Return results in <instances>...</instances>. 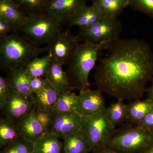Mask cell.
Returning a JSON list of instances; mask_svg holds the SVG:
<instances>
[{
	"label": "cell",
	"mask_w": 153,
	"mask_h": 153,
	"mask_svg": "<svg viewBox=\"0 0 153 153\" xmlns=\"http://www.w3.org/2000/svg\"><path fill=\"white\" fill-rule=\"evenodd\" d=\"M111 45L88 41L79 43L66 65V74L73 89L80 92L89 88V74L95 67L100 53Z\"/></svg>",
	"instance_id": "7a4b0ae2"
},
{
	"label": "cell",
	"mask_w": 153,
	"mask_h": 153,
	"mask_svg": "<svg viewBox=\"0 0 153 153\" xmlns=\"http://www.w3.org/2000/svg\"><path fill=\"white\" fill-rule=\"evenodd\" d=\"M102 16L118 18L125 8L129 5V0H91Z\"/></svg>",
	"instance_id": "7402d4cb"
},
{
	"label": "cell",
	"mask_w": 153,
	"mask_h": 153,
	"mask_svg": "<svg viewBox=\"0 0 153 153\" xmlns=\"http://www.w3.org/2000/svg\"><path fill=\"white\" fill-rule=\"evenodd\" d=\"M93 153H122L114 150L111 149L108 147L105 146L104 147L100 148L97 150L93 152Z\"/></svg>",
	"instance_id": "e575fe53"
},
{
	"label": "cell",
	"mask_w": 153,
	"mask_h": 153,
	"mask_svg": "<svg viewBox=\"0 0 153 153\" xmlns=\"http://www.w3.org/2000/svg\"><path fill=\"white\" fill-rule=\"evenodd\" d=\"M33 143L22 137L5 147L2 153H33Z\"/></svg>",
	"instance_id": "83f0119b"
},
{
	"label": "cell",
	"mask_w": 153,
	"mask_h": 153,
	"mask_svg": "<svg viewBox=\"0 0 153 153\" xmlns=\"http://www.w3.org/2000/svg\"><path fill=\"white\" fill-rule=\"evenodd\" d=\"M100 60L94 79L97 89L117 100L140 99L153 75V53L140 39H120Z\"/></svg>",
	"instance_id": "6da1fadb"
},
{
	"label": "cell",
	"mask_w": 153,
	"mask_h": 153,
	"mask_svg": "<svg viewBox=\"0 0 153 153\" xmlns=\"http://www.w3.org/2000/svg\"><path fill=\"white\" fill-rule=\"evenodd\" d=\"M77 36L71 35L69 31H62L45 48L54 59L62 65L67 61L79 44Z\"/></svg>",
	"instance_id": "ba28073f"
},
{
	"label": "cell",
	"mask_w": 153,
	"mask_h": 153,
	"mask_svg": "<svg viewBox=\"0 0 153 153\" xmlns=\"http://www.w3.org/2000/svg\"><path fill=\"white\" fill-rule=\"evenodd\" d=\"M59 91L48 81L43 90L34 94V110L52 111L57 101Z\"/></svg>",
	"instance_id": "44dd1931"
},
{
	"label": "cell",
	"mask_w": 153,
	"mask_h": 153,
	"mask_svg": "<svg viewBox=\"0 0 153 153\" xmlns=\"http://www.w3.org/2000/svg\"><path fill=\"white\" fill-rule=\"evenodd\" d=\"M47 80L46 78L41 77H30V87L31 91L34 94L41 92L46 86Z\"/></svg>",
	"instance_id": "1f68e13d"
},
{
	"label": "cell",
	"mask_w": 153,
	"mask_h": 153,
	"mask_svg": "<svg viewBox=\"0 0 153 153\" xmlns=\"http://www.w3.org/2000/svg\"><path fill=\"white\" fill-rule=\"evenodd\" d=\"M23 137L17 123L3 117L0 120V146L4 148L11 143Z\"/></svg>",
	"instance_id": "603a6c76"
},
{
	"label": "cell",
	"mask_w": 153,
	"mask_h": 153,
	"mask_svg": "<svg viewBox=\"0 0 153 153\" xmlns=\"http://www.w3.org/2000/svg\"><path fill=\"white\" fill-rule=\"evenodd\" d=\"M63 23L44 12L27 15L21 32L36 45L48 44L62 31Z\"/></svg>",
	"instance_id": "277c9868"
},
{
	"label": "cell",
	"mask_w": 153,
	"mask_h": 153,
	"mask_svg": "<svg viewBox=\"0 0 153 153\" xmlns=\"http://www.w3.org/2000/svg\"><path fill=\"white\" fill-rule=\"evenodd\" d=\"M86 5V0H49L44 12L63 24Z\"/></svg>",
	"instance_id": "8fae6325"
},
{
	"label": "cell",
	"mask_w": 153,
	"mask_h": 153,
	"mask_svg": "<svg viewBox=\"0 0 153 153\" xmlns=\"http://www.w3.org/2000/svg\"><path fill=\"white\" fill-rule=\"evenodd\" d=\"M153 145V131L128 124L116 129L107 147L122 153H141Z\"/></svg>",
	"instance_id": "5b68a950"
},
{
	"label": "cell",
	"mask_w": 153,
	"mask_h": 153,
	"mask_svg": "<svg viewBox=\"0 0 153 153\" xmlns=\"http://www.w3.org/2000/svg\"><path fill=\"white\" fill-rule=\"evenodd\" d=\"M34 112L35 117L42 126L44 131L45 132L48 131L53 120V112L52 111L34 109Z\"/></svg>",
	"instance_id": "f546056e"
},
{
	"label": "cell",
	"mask_w": 153,
	"mask_h": 153,
	"mask_svg": "<svg viewBox=\"0 0 153 153\" xmlns=\"http://www.w3.org/2000/svg\"><path fill=\"white\" fill-rule=\"evenodd\" d=\"M17 124L22 136L33 143L45 132L35 117L34 109Z\"/></svg>",
	"instance_id": "9a60e30c"
},
{
	"label": "cell",
	"mask_w": 153,
	"mask_h": 153,
	"mask_svg": "<svg viewBox=\"0 0 153 153\" xmlns=\"http://www.w3.org/2000/svg\"><path fill=\"white\" fill-rule=\"evenodd\" d=\"M141 153H153V145Z\"/></svg>",
	"instance_id": "8d00e7d4"
},
{
	"label": "cell",
	"mask_w": 153,
	"mask_h": 153,
	"mask_svg": "<svg viewBox=\"0 0 153 153\" xmlns=\"http://www.w3.org/2000/svg\"></svg>",
	"instance_id": "f35d334b"
},
{
	"label": "cell",
	"mask_w": 153,
	"mask_h": 153,
	"mask_svg": "<svg viewBox=\"0 0 153 153\" xmlns=\"http://www.w3.org/2000/svg\"><path fill=\"white\" fill-rule=\"evenodd\" d=\"M12 30L10 25L5 20L0 19V38H4Z\"/></svg>",
	"instance_id": "836d02e7"
},
{
	"label": "cell",
	"mask_w": 153,
	"mask_h": 153,
	"mask_svg": "<svg viewBox=\"0 0 153 153\" xmlns=\"http://www.w3.org/2000/svg\"><path fill=\"white\" fill-rule=\"evenodd\" d=\"M33 143V153H61L63 149L60 138L50 131L44 133Z\"/></svg>",
	"instance_id": "ac0fdd59"
},
{
	"label": "cell",
	"mask_w": 153,
	"mask_h": 153,
	"mask_svg": "<svg viewBox=\"0 0 153 153\" xmlns=\"http://www.w3.org/2000/svg\"><path fill=\"white\" fill-rule=\"evenodd\" d=\"M146 92L147 93V99L153 102V80L152 85L149 88H147Z\"/></svg>",
	"instance_id": "d590c367"
},
{
	"label": "cell",
	"mask_w": 153,
	"mask_h": 153,
	"mask_svg": "<svg viewBox=\"0 0 153 153\" xmlns=\"http://www.w3.org/2000/svg\"><path fill=\"white\" fill-rule=\"evenodd\" d=\"M108 117L115 126L126 122L127 119V104L123 100H117L106 108Z\"/></svg>",
	"instance_id": "484cf974"
},
{
	"label": "cell",
	"mask_w": 153,
	"mask_h": 153,
	"mask_svg": "<svg viewBox=\"0 0 153 153\" xmlns=\"http://www.w3.org/2000/svg\"><path fill=\"white\" fill-rule=\"evenodd\" d=\"M102 92L98 89L88 88L79 92L76 110L82 117L95 114L105 108V100Z\"/></svg>",
	"instance_id": "30bf717a"
},
{
	"label": "cell",
	"mask_w": 153,
	"mask_h": 153,
	"mask_svg": "<svg viewBox=\"0 0 153 153\" xmlns=\"http://www.w3.org/2000/svg\"><path fill=\"white\" fill-rule=\"evenodd\" d=\"M102 15L94 4L85 6L74 15L68 21L69 26H76L79 28H87L98 22Z\"/></svg>",
	"instance_id": "2e32d148"
},
{
	"label": "cell",
	"mask_w": 153,
	"mask_h": 153,
	"mask_svg": "<svg viewBox=\"0 0 153 153\" xmlns=\"http://www.w3.org/2000/svg\"><path fill=\"white\" fill-rule=\"evenodd\" d=\"M81 131L86 137L91 152L107 146L116 131L108 117L106 108L98 113L83 117Z\"/></svg>",
	"instance_id": "8992f818"
},
{
	"label": "cell",
	"mask_w": 153,
	"mask_h": 153,
	"mask_svg": "<svg viewBox=\"0 0 153 153\" xmlns=\"http://www.w3.org/2000/svg\"><path fill=\"white\" fill-rule=\"evenodd\" d=\"M52 57L49 54L41 57H37L30 60L25 69L30 77L45 76L51 61Z\"/></svg>",
	"instance_id": "d4e9b609"
},
{
	"label": "cell",
	"mask_w": 153,
	"mask_h": 153,
	"mask_svg": "<svg viewBox=\"0 0 153 153\" xmlns=\"http://www.w3.org/2000/svg\"><path fill=\"white\" fill-rule=\"evenodd\" d=\"M78 97V95L72 91L59 92L57 101L52 111L55 114L76 111Z\"/></svg>",
	"instance_id": "cb8c5ba5"
},
{
	"label": "cell",
	"mask_w": 153,
	"mask_h": 153,
	"mask_svg": "<svg viewBox=\"0 0 153 153\" xmlns=\"http://www.w3.org/2000/svg\"><path fill=\"white\" fill-rule=\"evenodd\" d=\"M63 65L52 59L45 78L59 92H68L74 90L68 80Z\"/></svg>",
	"instance_id": "5bb4252c"
},
{
	"label": "cell",
	"mask_w": 153,
	"mask_h": 153,
	"mask_svg": "<svg viewBox=\"0 0 153 153\" xmlns=\"http://www.w3.org/2000/svg\"><path fill=\"white\" fill-rule=\"evenodd\" d=\"M34 95H23L11 90L1 109L4 117L18 123L34 109Z\"/></svg>",
	"instance_id": "9c48e42d"
},
{
	"label": "cell",
	"mask_w": 153,
	"mask_h": 153,
	"mask_svg": "<svg viewBox=\"0 0 153 153\" xmlns=\"http://www.w3.org/2000/svg\"><path fill=\"white\" fill-rule=\"evenodd\" d=\"M44 51L45 49L16 33L0 39L1 64L8 72L25 68L30 60Z\"/></svg>",
	"instance_id": "3957f363"
},
{
	"label": "cell",
	"mask_w": 153,
	"mask_h": 153,
	"mask_svg": "<svg viewBox=\"0 0 153 153\" xmlns=\"http://www.w3.org/2000/svg\"><path fill=\"white\" fill-rule=\"evenodd\" d=\"M153 109V102L150 100H135L127 104L126 122L128 124L137 126Z\"/></svg>",
	"instance_id": "e0dca14e"
},
{
	"label": "cell",
	"mask_w": 153,
	"mask_h": 153,
	"mask_svg": "<svg viewBox=\"0 0 153 153\" xmlns=\"http://www.w3.org/2000/svg\"><path fill=\"white\" fill-rule=\"evenodd\" d=\"M27 16L13 0H0V19L7 22L12 30L21 31Z\"/></svg>",
	"instance_id": "4fadbf2b"
},
{
	"label": "cell",
	"mask_w": 153,
	"mask_h": 153,
	"mask_svg": "<svg viewBox=\"0 0 153 153\" xmlns=\"http://www.w3.org/2000/svg\"><path fill=\"white\" fill-rule=\"evenodd\" d=\"M63 139L64 153H87L90 151L87 139L81 131L68 134Z\"/></svg>",
	"instance_id": "ffe728a7"
},
{
	"label": "cell",
	"mask_w": 153,
	"mask_h": 153,
	"mask_svg": "<svg viewBox=\"0 0 153 153\" xmlns=\"http://www.w3.org/2000/svg\"><path fill=\"white\" fill-rule=\"evenodd\" d=\"M129 6L135 10L153 18V0H129Z\"/></svg>",
	"instance_id": "f1b7e54d"
},
{
	"label": "cell",
	"mask_w": 153,
	"mask_h": 153,
	"mask_svg": "<svg viewBox=\"0 0 153 153\" xmlns=\"http://www.w3.org/2000/svg\"><path fill=\"white\" fill-rule=\"evenodd\" d=\"M82 119L76 111L62 114L53 113V120L48 131L63 139L68 134L81 131Z\"/></svg>",
	"instance_id": "7c38bea8"
},
{
	"label": "cell",
	"mask_w": 153,
	"mask_h": 153,
	"mask_svg": "<svg viewBox=\"0 0 153 153\" xmlns=\"http://www.w3.org/2000/svg\"><path fill=\"white\" fill-rule=\"evenodd\" d=\"M25 13L44 12L49 0H13Z\"/></svg>",
	"instance_id": "4316f807"
},
{
	"label": "cell",
	"mask_w": 153,
	"mask_h": 153,
	"mask_svg": "<svg viewBox=\"0 0 153 153\" xmlns=\"http://www.w3.org/2000/svg\"><path fill=\"white\" fill-rule=\"evenodd\" d=\"M137 126L146 130L153 131V109L143 118Z\"/></svg>",
	"instance_id": "d6a6232c"
},
{
	"label": "cell",
	"mask_w": 153,
	"mask_h": 153,
	"mask_svg": "<svg viewBox=\"0 0 153 153\" xmlns=\"http://www.w3.org/2000/svg\"><path fill=\"white\" fill-rule=\"evenodd\" d=\"M89 153V152H88V153Z\"/></svg>",
	"instance_id": "74e56055"
},
{
	"label": "cell",
	"mask_w": 153,
	"mask_h": 153,
	"mask_svg": "<svg viewBox=\"0 0 153 153\" xmlns=\"http://www.w3.org/2000/svg\"><path fill=\"white\" fill-rule=\"evenodd\" d=\"M7 77L12 90L23 95H34L30 89V77L25 71V68L9 71Z\"/></svg>",
	"instance_id": "d6986e66"
},
{
	"label": "cell",
	"mask_w": 153,
	"mask_h": 153,
	"mask_svg": "<svg viewBox=\"0 0 153 153\" xmlns=\"http://www.w3.org/2000/svg\"><path fill=\"white\" fill-rule=\"evenodd\" d=\"M122 30V25L118 18L102 16L90 27L79 28L77 37L79 41L111 45L119 40Z\"/></svg>",
	"instance_id": "52a82bcc"
},
{
	"label": "cell",
	"mask_w": 153,
	"mask_h": 153,
	"mask_svg": "<svg viewBox=\"0 0 153 153\" xmlns=\"http://www.w3.org/2000/svg\"><path fill=\"white\" fill-rule=\"evenodd\" d=\"M12 90L7 77L0 76V108H2L5 102L9 93Z\"/></svg>",
	"instance_id": "4dcf8cb0"
}]
</instances>
